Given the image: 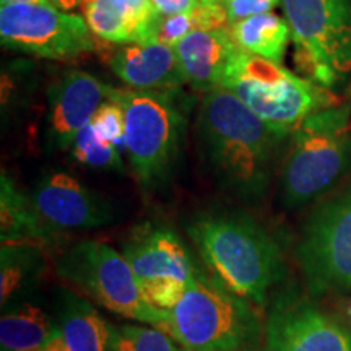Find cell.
Segmentation results:
<instances>
[{
    "mask_svg": "<svg viewBox=\"0 0 351 351\" xmlns=\"http://www.w3.org/2000/svg\"><path fill=\"white\" fill-rule=\"evenodd\" d=\"M298 258L314 293L351 291V186L314 210Z\"/></svg>",
    "mask_w": 351,
    "mask_h": 351,
    "instance_id": "11",
    "label": "cell"
},
{
    "mask_svg": "<svg viewBox=\"0 0 351 351\" xmlns=\"http://www.w3.org/2000/svg\"><path fill=\"white\" fill-rule=\"evenodd\" d=\"M204 3H219V5H225L226 0H200Z\"/></svg>",
    "mask_w": 351,
    "mask_h": 351,
    "instance_id": "32",
    "label": "cell"
},
{
    "mask_svg": "<svg viewBox=\"0 0 351 351\" xmlns=\"http://www.w3.org/2000/svg\"><path fill=\"white\" fill-rule=\"evenodd\" d=\"M241 351H261V350H257V346H252V348H245V350H241Z\"/></svg>",
    "mask_w": 351,
    "mask_h": 351,
    "instance_id": "33",
    "label": "cell"
},
{
    "mask_svg": "<svg viewBox=\"0 0 351 351\" xmlns=\"http://www.w3.org/2000/svg\"><path fill=\"white\" fill-rule=\"evenodd\" d=\"M43 249L29 244H5L0 249V302L3 309L21 304L41 278Z\"/></svg>",
    "mask_w": 351,
    "mask_h": 351,
    "instance_id": "21",
    "label": "cell"
},
{
    "mask_svg": "<svg viewBox=\"0 0 351 351\" xmlns=\"http://www.w3.org/2000/svg\"><path fill=\"white\" fill-rule=\"evenodd\" d=\"M99 137L116 145L117 148H124L125 145V114L119 103L106 99L101 104L98 111L90 122Z\"/></svg>",
    "mask_w": 351,
    "mask_h": 351,
    "instance_id": "26",
    "label": "cell"
},
{
    "mask_svg": "<svg viewBox=\"0 0 351 351\" xmlns=\"http://www.w3.org/2000/svg\"><path fill=\"white\" fill-rule=\"evenodd\" d=\"M169 313L166 333L189 351H241L261 339V319L251 301L200 269Z\"/></svg>",
    "mask_w": 351,
    "mask_h": 351,
    "instance_id": "3",
    "label": "cell"
},
{
    "mask_svg": "<svg viewBox=\"0 0 351 351\" xmlns=\"http://www.w3.org/2000/svg\"><path fill=\"white\" fill-rule=\"evenodd\" d=\"M228 29L239 51L276 64L282 62L289 38H293L288 20L275 15L274 12L234 21Z\"/></svg>",
    "mask_w": 351,
    "mask_h": 351,
    "instance_id": "22",
    "label": "cell"
},
{
    "mask_svg": "<svg viewBox=\"0 0 351 351\" xmlns=\"http://www.w3.org/2000/svg\"><path fill=\"white\" fill-rule=\"evenodd\" d=\"M56 324L65 351H111L112 326L90 300L60 288L56 298Z\"/></svg>",
    "mask_w": 351,
    "mask_h": 351,
    "instance_id": "18",
    "label": "cell"
},
{
    "mask_svg": "<svg viewBox=\"0 0 351 351\" xmlns=\"http://www.w3.org/2000/svg\"><path fill=\"white\" fill-rule=\"evenodd\" d=\"M0 239L5 244H29L47 247L59 241L38 217L32 197L16 187L10 176H0Z\"/></svg>",
    "mask_w": 351,
    "mask_h": 351,
    "instance_id": "19",
    "label": "cell"
},
{
    "mask_svg": "<svg viewBox=\"0 0 351 351\" xmlns=\"http://www.w3.org/2000/svg\"><path fill=\"white\" fill-rule=\"evenodd\" d=\"M200 0H152V5L155 8L156 15L171 16L178 13H186L195 10L200 5Z\"/></svg>",
    "mask_w": 351,
    "mask_h": 351,
    "instance_id": "28",
    "label": "cell"
},
{
    "mask_svg": "<svg viewBox=\"0 0 351 351\" xmlns=\"http://www.w3.org/2000/svg\"><path fill=\"white\" fill-rule=\"evenodd\" d=\"M218 88L234 95L282 137L291 135L311 114L337 106L328 88L243 51L231 57Z\"/></svg>",
    "mask_w": 351,
    "mask_h": 351,
    "instance_id": "4",
    "label": "cell"
},
{
    "mask_svg": "<svg viewBox=\"0 0 351 351\" xmlns=\"http://www.w3.org/2000/svg\"><path fill=\"white\" fill-rule=\"evenodd\" d=\"M83 2H86V0H83Z\"/></svg>",
    "mask_w": 351,
    "mask_h": 351,
    "instance_id": "34",
    "label": "cell"
},
{
    "mask_svg": "<svg viewBox=\"0 0 351 351\" xmlns=\"http://www.w3.org/2000/svg\"><path fill=\"white\" fill-rule=\"evenodd\" d=\"M73 160L83 166L112 173H125L124 161L117 147L103 137H99L93 125L88 124L80 130L72 143Z\"/></svg>",
    "mask_w": 351,
    "mask_h": 351,
    "instance_id": "24",
    "label": "cell"
},
{
    "mask_svg": "<svg viewBox=\"0 0 351 351\" xmlns=\"http://www.w3.org/2000/svg\"><path fill=\"white\" fill-rule=\"evenodd\" d=\"M351 168V108L311 114L291 134L283 163L285 205L298 208L327 194Z\"/></svg>",
    "mask_w": 351,
    "mask_h": 351,
    "instance_id": "6",
    "label": "cell"
},
{
    "mask_svg": "<svg viewBox=\"0 0 351 351\" xmlns=\"http://www.w3.org/2000/svg\"><path fill=\"white\" fill-rule=\"evenodd\" d=\"M111 351H189L173 337L160 330L140 326L112 327Z\"/></svg>",
    "mask_w": 351,
    "mask_h": 351,
    "instance_id": "25",
    "label": "cell"
},
{
    "mask_svg": "<svg viewBox=\"0 0 351 351\" xmlns=\"http://www.w3.org/2000/svg\"><path fill=\"white\" fill-rule=\"evenodd\" d=\"M108 64L132 90L179 91L187 85L174 47L163 43L125 44L109 54Z\"/></svg>",
    "mask_w": 351,
    "mask_h": 351,
    "instance_id": "15",
    "label": "cell"
},
{
    "mask_svg": "<svg viewBox=\"0 0 351 351\" xmlns=\"http://www.w3.org/2000/svg\"><path fill=\"white\" fill-rule=\"evenodd\" d=\"M337 314L341 322L351 328V298H343L337 304Z\"/></svg>",
    "mask_w": 351,
    "mask_h": 351,
    "instance_id": "29",
    "label": "cell"
},
{
    "mask_svg": "<svg viewBox=\"0 0 351 351\" xmlns=\"http://www.w3.org/2000/svg\"><path fill=\"white\" fill-rule=\"evenodd\" d=\"M230 25L225 5L219 3H200L195 10L178 13L171 16L158 15L153 21L147 43H163L176 46L184 38L195 32H210V29L225 28ZM145 43V44H147Z\"/></svg>",
    "mask_w": 351,
    "mask_h": 351,
    "instance_id": "23",
    "label": "cell"
},
{
    "mask_svg": "<svg viewBox=\"0 0 351 351\" xmlns=\"http://www.w3.org/2000/svg\"><path fill=\"white\" fill-rule=\"evenodd\" d=\"M108 99L125 114V152L138 184L148 191L169 181L181 156L187 129L178 91L108 88Z\"/></svg>",
    "mask_w": 351,
    "mask_h": 351,
    "instance_id": "5",
    "label": "cell"
},
{
    "mask_svg": "<svg viewBox=\"0 0 351 351\" xmlns=\"http://www.w3.org/2000/svg\"><path fill=\"white\" fill-rule=\"evenodd\" d=\"M47 5L56 7L57 10H62V12H72L75 10L80 3V0H44Z\"/></svg>",
    "mask_w": 351,
    "mask_h": 351,
    "instance_id": "30",
    "label": "cell"
},
{
    "mask_svg": "<svg viewBox=\"0 0 351 351\" xmlns=\"http://www.w3.org/2000/svg\"><path fill=\"white\" fill-rule=\"evenodd\" d=\"M195 129L202 158L218 186L247 204L263 199L280 143L287 137L223 88L205 93Z\"/></svg>",
    "mask_w": 351,
    "mask_h": 351,
    "instance_id": "1",
    "label": "cell"
},
{
    "mask_svg": "<svg viewBox=\"0 0 351 351\" xmlns=\"http://www.w3.org/2000/svg\"><path fill=\"white\" fill-rule=\"evenodd\" d=\"M108 88L85 70H69L47 90V138L57 150L72 148L73 140L90 124Z\"/></svg>",
    "mask_w": 351,
    "mask_h": 351,
    "instance_id": "14",
    "label": "cell"
},
{
    "mask_svg": "<svg viewBox=\"0 0 351 351\" xmlns=\"http://www.w3.org/2000/svg\"><path fill=\"white\" fill-rule=\"evenodd\" d=\"M32 202L47 230L59 238L67 231L93 230L116 219L111 202L64 171L44 173L33 189Z\"/></svg>",
    "mask_w": 351,
    "mask_h": 351,
    "instance_id": "13",
    "label": "cell"
},
{
    "mask_svg": "<svg viewBox=\"0 0 351 351\" xmlns=\"http://www.w3.org/2000/svg\"><path fill=\"white\" fill-rule=\"evenodd\" d=\"M56 274L109 313L152 324L163 332L169 326V311L145 300L129 261L106 243L86 239L69 247L57 258Z\"/></svg>",
    "mask_w": 351,
    "mask_h": 351,
    "instance_id": "7",
    "label": "cell"
},
{
    "mask_svg": "<svg viewBox=\"0 0 351 351\" xmlns=\"http://www.w3.org/2000/svg\"><path fill=\"white\" fill-rule=\"evenodd\" d=\"M122 247L145 300L158 309H173L199 269L181 236L169 226L145 223Z\"/></svg>",
    "mask_w": 351,
    "mask_h": 351,
    "instance_id": "10",
    "label": "cell"
},
{
    "mask_svg": "<svg viewBox=\"0 0 351 351\" xmlns=\"http://www.w3.org/2000/svg\"><path fill=\"white\" fill-rule=\"evenodd\" d=\"M2 5H12V3H46L44 0H0Z\"/></svg>",
    "mask_w": 351,
    "mask_h": 351,
    "instance_id": "31",
    "label": "cell"
},
{
    "mask_svg": "<svg viewBox=\"0 0 351 351\" xmlns=\"http://www.w3.org/2000/svg\"><path fill=\"white\" fill-rule=\"evenodd\" d=\"M186 230L205 265L244 300L265 304L270 289L283 280L280 243L252 215L207 210L191 217Z\"/></svg>",
    "mask_w": 351,
    "mask_h": 351,
    "instance_id": "2",
    "label": "cell"
},
{
    "mask_svg": "<svg viewBox=\"0 0 351 351\" xmlns=\"http://www.w3.org/2000/svg\"><path fill=\"white\" fill-rule=\"evenodd\" d=\"M0 41L7 49L51 60L77 59L95 49L93 33L82 15L47 3L0 7Z\"/></svg>",
    "mask_w": 351,
    "mask_h": 351,
    "instance_id": "9",
    "label": "cell"
},
{
    "mask_svg": "<svg viewBox=\"0 0 351 351\" xmlns=\"http://www.w3.org/2000/svg\"><path fill=\"white\" fill-rule=\"evenodd\" d=\"M282 3L302 72L326 88L351 78V0Z\"/></svg>",
    "mask_w": 351,
    "mask_h": 351,
    "instance_id": "8",
    "label": "cell"
},
{
    "mask_svg": "<svg viewBox=\"0 0 351 351\" xmlns=\"http://www.w3.org/2000/svg\"><path fill=\"white\" fill-rule=\"evenodd\" d=\"M174 51L187 85L207 93L219 86L228 62L239 49L230 29L218 28L189 34Z\"/></svg>",
    "mask_w": 351,
    "mask_h": 351,
    "instance_id": "16",
    "label": "cell"
},
{
    "mask_svg": "<svg viewBox=\"0 0 351 351\" xmlns=\"http://www.w3.org/2000/svg\"><path fill=\"white\" fill-rule=\"evenodd\" d=\"M152 0H86L85 20L108 44H145L156 19Z\"/></svg>",
    "mask_w": 351,
    "mask_h": 351,
    "instance_id": "17",
    "label": "cell"
},
{
    "mask_svg": "<svg viewBox=\"0 0 351 351\" xmlns=\"http://www.w3.org/2000/svg\"><path fill=\"white\" fill-rule=\"evenodd\" d=\"M57 333L56 320L32 302L3 311L0 319L2 351H44Z\"/></svg>",
    "mask_w": 351,
    "mask_h": 351,
    "instance_id": "20",
    "label": "cell"
},
{
    "mask_svg": "<svg viewBox=\"0 0 351 351\" xmlns=\"http://www.w3.org/2000/svg\"><path fill=\"white\" fill-rule=\"evenodd\" d=\"M278 3H282V0H226L225 8L231 25L249 16L269 13L278 7Z\"/></svg>",
    "mask_w": 351,
    "mask_h": 351,
    "instance_id": "27",
    "label": "cell"
},
{
    "mask_svg": "<svg viewBox=\"0 0 351 351\" xmlns=\"http://www.w3.org/2000/svg\"><path fill=\"white\" fill-rule=\"evenodd\" d=\"M265 339V351H351V328L295 293L274 301Z\"/></svg>",
    "mask_w": 351,
    "mask_h": 351,
    "instance_id": "12",
    "label": "cell"
}]
</instances>
